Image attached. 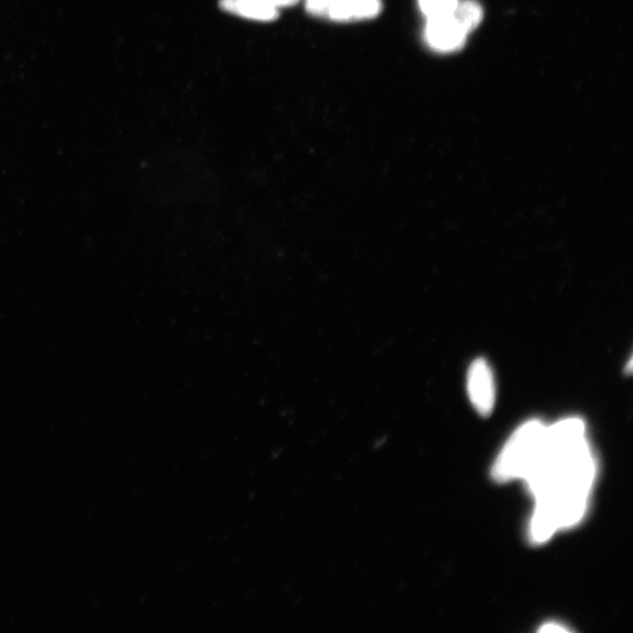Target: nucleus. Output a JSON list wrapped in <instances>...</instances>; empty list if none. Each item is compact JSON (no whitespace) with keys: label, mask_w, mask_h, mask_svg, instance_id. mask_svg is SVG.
<instances>
[{"label":"nucleus","mask_w":633,"mask_h":633,"mask_svg":"<svg viewBox=\"0 0 633 633\" xmlns=\"http://www.w3.org/2000/svg\"><path fill=\"white\" fill-rule=\"evenodd\" d=\"M597 462L587 426L580 418L548 425L543 451L523 481L535 500L529 539L543 544L560 530L577 526L588 512Z\"/></svg>","instance_id":"f257e3e1"},{"label":"nucleus","mask_w":633,"mask_h":633,"mask_svg":"<svg viewBox=\"0 0 633 633\" xmlns=\"http://www.w3.org/2000/svg\"><path fill=\"white\" fill-rule=\"evenodd\" d=\"M547 427L542 420L533 419L524 422L510 435L494 461L492 476L496 482L527 478L543 451Z\"/></svg>","instance_id":"f03ea898"},{"label":"nucleus","mask_w":633,"mask_h":633,"mask_svg":"<svg viewBox=\"0 0 633 633\" xmlns=\"http://www.w3.org/2000/svg\"><path fill=\"white\" fill-rule=\"evenodd\" d=\"M467 392L475 411L481 417H489L493 413L496 401L495 379L485 359H476L469 367Z\"/></svg>","instance_id":"7ed1b4c3"},{"label":"nucleus","mask_w":633,"mask_h":633,"mask_svg":"<svg viewBox=\"0 0 633 633\" xmlns=\"http://www.w3.org/2000/svg\"><path fill=\"white\" fill-rule=\"evenodd\" d=\"M467 33L451 15L428 19L425 36L434 50L449 52L465 44Z\"/></svg>","instance_id":"20e7f679"},{"label":"nucleus","mask_w":633,"mask_h":633,"mask_svg":"<svg viewBox=\"0 0 633 633\" xmlns=\"http://www.w3.org/2000/svg\"><path fill=\"white\" fill-rule=\"evenodd\" d=\"M223 10L248 19L271 22L278 17V9L254 2V0H221Z\"/></svg>","instance_id":"39448f33"},{"label":"nucleus","mask_w":633,"mask_h":633,"mask_svg":"<svg viewBox=\"0 0 633 633\" xmlns=\"http://www.w3.org/2000/svg\"><path fill=\"white\" fill-rule=\"evenodd\" d=\"M452 16L456 22L469 32L481 23L482 9L474 0H465V2H459L456 5Z\"/></svg>","instance_id":"423d86ee"},{"label":"nucleus","mask_w":633,"mask_h":633,"mask_svg":"<svg viewBox=\"0 0 633 633\" xmlns=\"http://www.w3.org/2000/svg\"><path fill=\"white\" fill-rule=\"evenodd\" d=\"M459 0H419L420 9L428 19L451 16Z\"/></svg>","instance_id":"0eeeda50"},{"label":"nucleus","mask_w":633,"mask_h":633,"mask_svg":"<svg viewBox=\"0 0 633 633\" xmlns=\"http://www.w3.org/2000/svg\"><path fill=\"white\" fill-rule=\"evenodd\" d=\"M254 2L271 6V8L279 9L285 8V6L295 5L296 3H298V0H254Z\"/></svg>","instance_id":"6e6552de"},{"label":"nucleus","mask_w":633,"mask_h":633,"mask_svg":"<svg viewBox=\"0 0 633 633\" xmlns=\"http://www.w3.org/2000/svg\"><path fill=\"white\" fill-rule=\"evenodd\" d=\"M543 633H560V632H570V629L567 626L558 623H547L542 626L539 630Z\"/></svg>","instance_id":"1a4fd4ad"}]
</instances>
